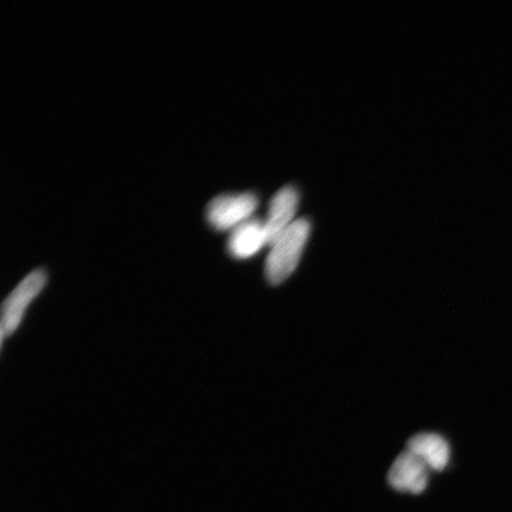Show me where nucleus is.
Segmentation results:
<instances>
[{
	"label": "nucleus",
	"instance_id": "f257e3e1",
	"mask_svg": "<svg viewBox=\"0 0 512 512\" xmlns=\"http://www.w3.org/2000/svg\"><path fill=\"white\" fill-rule=\"evenodd\" d=\"M310 232V222L299 219L272 243L266 261V277L272 285L284 283L296 271Z\"/></svg>",
	"mask_w": 512,
	"mask_h": 512
},
{
	"label": "nucleus",
	"instance_id": "f03ea898",
	"mask_svg": "<svg viewBox=\"0 0 512 512\" xmlns=\"http://www.w3.org/2000/svg\"><path fill=\"white\" fill-rule=\"evenodd\" d=\"M258 204V197L252 192L220 195L209 203L207 219L217 230H233L252 219Z\"/></svg>",
	"mask_w": 512,
	"mask_h": 512
},
{
	"label": "nucleus",
	"instance_id": "7ed1b4c3",
	"mask_svg": "<svg viewBox=\"0 0 512 512\" xmlns=\"http://www.w3.org/2000/svg\"><path fill=\"white\" fill-rule=\"evenodd\" d=\"M46 284L47 273L43 270H36L27 275L22 283L15 288L14 292L10 294L8 299L5 300L2 325H0V335H2L3 343L6 337L14 334L18 325L21 324L28 306L42 292Z\"/></svg>",
	"mask_w": 512,
	"mask_h": 512
},
{
	"label": "nucleus",
	"instance_id": "20e7f679",
	"mask_svg": "<svg viewBox=\"0 0 512 512\" xmlns=\"http://www.w3.org/2000/svg\"><path fill=\"white\" fill-rule=\"evenodd\" d=\"M428 467L408 450L396 458L388 473L389 484L395 490L419 495L428 484Z\"/></svg>",
	"mask_w": 512,
	"mask_h": 512
},
{
	"label": "nucleus",
	"instance_id": "39448f33",
	"mask_svg": "<svg viewBox=\"0 0 512 512\" xmlns=\"http://www.w3.org/2000/svg\"><path fill=\"white\" fill-rule=\"evenodd\" d=\"M299 204V192L296 188L287 185L280 189L272 198L270 209L265 220L268 243L270 246L281 234L292 226Z\"/></svg>",
	"mask_w": 512,
	"mask_h": 512
},
{
	"label": "nucleus",
	"instance_id": "423d86ee",
	"mask_svg": "<svg viewBox=\"0 0 512 512\" xmlns=\"http://www.w3.org/2000/svg\"><path fill=\"white\" fill-rule=\"evenodd\" d=\"M265 246H270L265 221L254 217L233 229L228 241V251L236 259L252 258Z\"/></svg>",
	"mask_w": 512,
	"mask_h": 512
},
{
	"label": "nucleus",
	"instance_id": "0eeeda50",
	"mask_svg": "<svg viewBox=\"0 0 512 512\" xmlns=\"http://www.w3.org/2000/svg\"><path fill=\"white\" fill-rule=\"evenodd\" d=\"M408 451L425 463L428 469L443 471L450 462V446L439 434L420 433L409 440Z\"/></svg>",
	"mask_w": 512,
	"mask_h": 512
}]
</instances>
